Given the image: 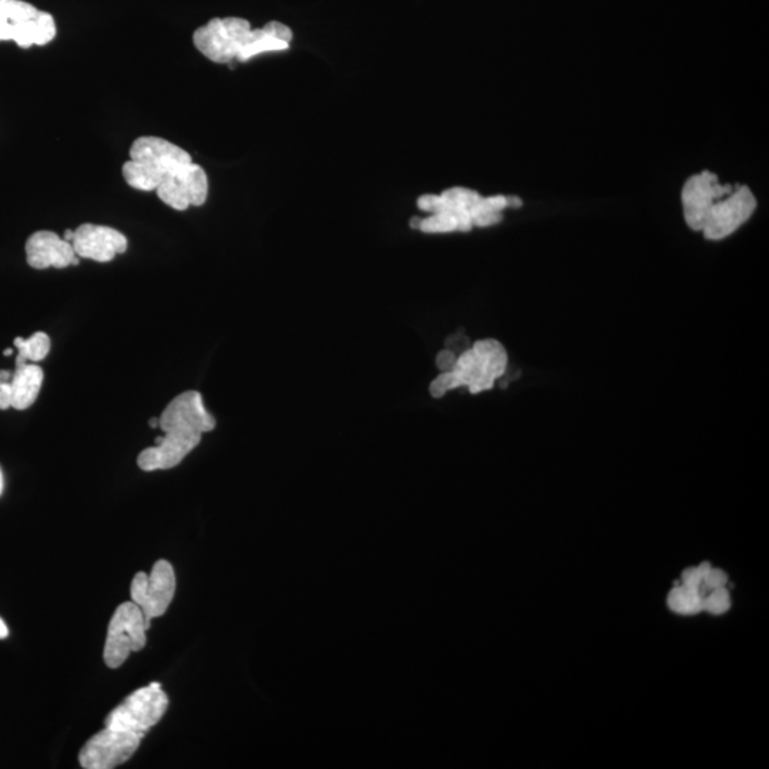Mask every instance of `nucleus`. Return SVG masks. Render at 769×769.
Segmentation results:
<instances>
[{"label": "nucleus", "mask_w": 769, "mask_h": 769, "mask_svg": "<svg viewBox=\"0 0 769 769\" xmlns=\"http://www.w3.org/2000/svg\"><path fill=\"white\" fill-rule=\"evenodd\" d=\"M159 428L163 436L156 438V446L137 458V465L144 472L179 466L200 445L204 433L214 431L216 419L204 406L200 392L187 391L167 405L159 418Z\"/></svg>", "instance_id": "nucleus-1"}, {"label": "nucleus", "mask_w": 769, "mask_h": 769, "mask_svg": "<svg viewBox=\"0 0 769 769\" xmlns=\"http://www.w3.org/2000/svg\"><path fill=\"white\" fill-rule=\"evenodd\" d=\"M507 364L509 357L499 341L480 339L456 358L452 371L442 372L433 379L429 391L433 398H442L460 386L468 388L473 395L489 391L505 375Z\"/></svg>", "instance_id": "nucleus-2"}, {"label": "nucleus", "mask_w": 769, "mask_h": 769, "mask_svg": "<svg viewBox=\"0 0 769 769\" xmlns=\"http://www.w3.org/2000/svg\"><path fill=\"white\" fill-rule=\"evenodd\" d=\"M56 38V22L25 0H0V42L12 40L22 49L45 46Z\"/></svg>", "instance_id": "nucleus-3"}, {"label": "nucleus", "mask_w": 769, "mask_h": 769, "mask_svg": "<svg viewBox=\"0 0 769 769\" xmlns=\"http://www.w3.org/2000/svg\"><path fill=\"white\" fill-rule=\"evenodd\" d=\"M150 621L134 601L120 604L114 611L104 643V663L109 668L122 667L130 654L146 647Z\"/></svg>", "instance_id": "nucleus-4"}, {"label": "nucleus", "mask_w": 769, "mask_h": 769, "mask_svg": "<svg viewBox=\"0 0 769 769\" xmlns=\"http://www.w3.org/2000/svg\"><path fill=\"white\" fill-rule=\"evenodd\" d=\"M169 707V697L159 683H151L130 694L107 715L106 727L144 735L159 723Z\"/></svg>", "instance_id": "nucleus-5"}, {"label": "nucleus", "mask_w": 769, "mask_h": 769, "mask_svg": "<svg viewBox=\"0 0 769 769\" xmlns=\"http://www.w3.org/2000/svg\"><path fill=\"white\" fill-rule=\"evenodd\" d=\"M250 22L241 18H216L194 32L193 42L201 55L216 63L237 60L251 39Z\"/></svg>", "instance_id": "nucleus-6"}, {"label": "nucleus", "mask_w": 769, "mask_h": 769, "mask_svg": "<svg viewBox=\"0 0 769 769\" xmlns=\"http://www.w3.org/2000/svg\"><path fill=\"white\" fill-rule=\"evenodd\" d=\"M143 735L106 727L83 745L79 762L86 769H113L129 761Z\"/></svg>", "instance_id": "nucleus-7"}, {"label": "nucleus", "mask_w": 769, "mask_h": 769, "mask_svg": "<svg viewBox=\"0 0 769 769\" xmlns=\"http://www.w3.org/2000/svg\"><path fill=\"white\" fill-rule=\"evenodd\" d=\"M176 586L173 566L167 560H159L150 574L140 572L134 576L130 594L132 601L143 610L144 616L151 623V620L163 616L169 610Z\"/></svg>", "instance_id": "nucleus-8"}, {"label": "nucleus", "mask_w": 769, "mask_h": 769, "mask_svg": "<svg viewBox=\"0 0 769 769\" xmlns=\"http://www.w3.org/2000/svg\"><path fill=\"white\" fill-rule=\"evenodd\" d=\"M757 210V198L747 186H737L727 196L715 201L701 233L711 241H720L740 230Z\"/></svg>", "instance_id": "nucleus-9"}, {"label": "nucleus", "mask_w": 769, "mask_h": 769, "mask_svg": "<svg viewBox=\"0 0 769 769\" xmlns=\"http://www.w3.org/2000/svg\"><path fill=\"white\" fill-rule=\"evenodd\" d=\"M156 191L166 206L177 211L203 206L208 196L206 171L198 164L188 163L164 177Z\"/></svg>", "instance_id": "nucleus-10"}, {"label": "nucleus", "mask_w": 769, "mask_h": 769, "mask_svg": "<svg viewBox=\"0 0 769 769\" xmlns=\"http://www.w3.org/2000/svg\"><path fill=\"white\" fill-rule=\"evenodd\" d=\"M734 187L721 184L717 174L711 171L695 174L685 181L681 201H683L684 218L687 226L694 231H703L708 214L715 201L727 196Z\"/></svg>", "instance_id": "nucleus-11"}, {"label": "nucleus", "mask_w": 769, "mask_h": 769, "mask_svg": "<svg viewBox=\"0 0 769 769\" xmlns=\"http://www.w3.org/2000/svg\"><path fill=\"white\" fill-rule=\"evenodd\" d=\"M72 245L77 257L97 263H109L117 255L126 253L129 247L127 238L120 231L94 224H82L77 228Z\"/></svg>", "instance_id": "nucleus-12"}, {"label": "nucleus", "mask_w": 769, "mask_h": 769, "mask_svg": "<svg viewBox=\"0 0 769 769\" xmlns=\"http://www.w3.org/2000/svg\"><path fill=\"white\" fill-rule=\"evenodd\" d=\"M26 261L35 270L66 268L79 264L72 243L52 231H38L26 241Z\"/></svg>", "instance_id": "nucleus-13"}, {"label": "nucleus", "mask_w": 769, "mask_h": 769, "mask_svg": "<svg viewBox=\"0 0 769 769\" xmlns=\"http://www.w3.org/2000/svg\"><path fill=\"white\" fill-rule=\"evenodd\" d=\"M130 159L147 164L164 177L188 163H193L186 150L170 143L169 140L153 136L140 137L134 141L130 149Z\"/></svg>", "instance_id": "nucleus-14"}, {"label": "nucleus", "mask_w": 769, "mask_h": 769, "mask_svg": "<svg viewBox=\"0 0 769 769\" xmlns=\"http://www.w3.org/2000/svg\"><path fill=\"white\" fill-rule=\"evenodd\" d=\"M480 196L469 188L453 187L443 191L441 196L425 194L418 198V207L426 213H446L456 217L459 231H470L473 227L472 211L479 203Z\"/></svg>", "instance_id": "nucleus-15"}, {"label": "nucleus", "mask_w": 769, "mask_h": 769, "mask_svg": "<svg viewBox=\"0 0 769 769\" xmlns=\"http://www.w3.org/2000/svg\"><path fill=\"white\" fill-rule=\"evenodd\" d=\"M291 29L280 22H270L261 29H253L250 42L238 55V62H247L265 52H281L290 47Z\"/></svg>", "instance_id": "nucleus-16"}, {"label": "nucleus", "mask_w": 769, "mask_h": 769, "mask_svg": "<svg viewBox=\"0 0 769 769\" xmlns=\"http://www.w3.org/2000/svg\"><path fill=\"white\" fill-rule=\"evenodd\" d=\"M43 384V369L38 364L16 366L10 381L12 408L25 411L35 404Z\"/></svg>", "instance_id": "nucleus-17"}, {"label": "nucleus", "mask_w": 769, "mask_h": 769, "mask_svg": "<svg viewBox=\"0 0 769 769\" xmlns=\"http://www.w3.org/2000/svg\"><path fill=\"white\" fill-rule=\"evenodd\" d=\"M667 606L673 613L680 616H695L704 611V591L697 587L677 584L668 593Z\"/></svg>", "instance_id": "nucleus-18"}, {"label": "nucleus", "mask_w": 769, "mask_h": 769, "mask_svg": "<svg viewBox=\"0 0 769 769\" xmlns=\"http://www.w3.org/2000/svg\"><path fill=\"white\" fill-rule=\"evenodd\" d=\"M122 171L126 183L140 191H156L164 180L163 174L159 171L132 159L124 163Z\"/></svg>", "instance_id": "nucleus-19"}, {"label": "nucleus", "mask_w": 769, "mask_h": 769, "mask_svg": "<svg viewBox=\"0 0 769 769\" xmlns=\"http://www.w3.org/2000/svg\"><path fill=\"white\" fill-rule=\"evenodd\" d=\"M15 347L18 349V357H16V366L23 364H36V362L43 361L49 355L50 342L49 335L45 332H36L29 338H16Z\"/></svg>", "instance_id": "nucleus-20"}, {"label": "nucleus", "mask_w": 769, "mask_h": 769, "mask_svg": "<svg viewBox=\"0 0 769 769\" xmlns=\"http://www.w3.org/2000/svg\"><path fill=\"white\" fill-rule=\"evenodd\" d=\"M419 230L426 234L453 233L459 231V223L451 214L438 213L421 221Z\"/></svg>", "instance_id": "nucleus-21"}, {"label": "nucleus", "mask_w": 769, "mask_h": 769, "mask_svg": "<svg viewBox=\"0 0 769 769\" xmlns=\"http://www.w3.org/2000/svg\"><path fill=\"white\" fill-rule=\"evenodd\" d=\"M731 609V596L727 587H720V589H714L705 591L704 593V611L713 614V616H721V614L727 613Z\"/></svg>", "instance_id": "nucleus-22"}, {"label": "nucleus", "mask_w": 769, "mask_h": 769, "mask_svg": "<svg viewBox=\"0 0 769 769\" xmlns=\"http://www.w3.org/2000/svg\"><path fill=\"white\" fill-rule=\"evenodd\" d=\"M711 567L713 566L708 562H703L697 567H688V569H685L684 572L681 573V584L701 589L705 574L708 573V570H710Z\"/></svg>", "instance_id": "nucleus-23"}, {"label": "nucleus", "mask_w": 769, "mask_h": 769, "mask_svg": "<svg viewBox=\"0 0 769 769\" xmlns=\"http://www.w3.org/2000/svg\"><path fill=\"white\" fill-rule=\"evenodd\" d=\"M727 584V573H725L724 570L714 569V567H711V569L708 570V573L705 574L703 586H701V589H703L705 593V591L720 589V587H727Z\"/></svg>", "instance_id": "nucleus-24"}, {"label": "nucleus", "mask_w": 769, "mask_h": 769, "mask_svg": "<svg viewBox=\"0 0 769 769\" xmlns=\"http://www.w3.org/2000/svg\"><path fill=\"white\" fill-rule=\"evenodd\" d=\"M456 358L458 357H456L455 352L445 349V351L439 352L438 358H436V365L441 369V372L452 371Z\"/></svg>", "instance_id": "nucleus-25"}, {"label": "nucleus", "mask_w": 769, "mask_h": 769, "mask_svg": "<svg viewBox=\"0 0 769 769\" xmlns=\"http://www.w3.org/2000/svg\"><path fill=\"white\" fill-rule=\"evenodd\" d=\"M12 408V388L10 382H0V411Z\"/></svg>", "instance_id": "nucleus-26"}, {"label": "nucleus", "mask_w": 769, "mask_h": 769, "mask_svg": "<svg viewBox=\"0 0 769 769\" xmlns=\"http://www.w3.org/2000/svg\"><path fill=\"white\" fill-rule=\"evenodd\" d=\"M507 204H509V207L519 208L522 207V200L517 197H507Z\"/></svg>", "instance_id": "nucleus-27"}, {"label": "nucleus", "mask_w": 769, "mask_h": 769, "mask_svg": "<svg viewBox=\"0 0 769 769\" xmlns=\"http://www.w3.org/2000/svg\"><path fill=\"white\" fill-rule=\"evenodd\" d=\"M8 636H9L8 626H6L5 621L0 619V640H3V638H6Z\"/></svg>", "instance_id": "nucleus-28"}, {"label": "nucleus", "mask_w": 769, "mask_h": 769, "mask_svg": "<svg viewBox=\"0 0 769 769\" xmlns=\"http://www.w3.org/2000/svg\"><path fill=\"white\" fill-rule=\"evenodd\" d=\"M12 375H13V372L0 371V382H10V381H12Z\"/></svg>", "instance_id": "nucleus-29"}, {"label": "nucleus", "mask_w": 769, "mask_h": 769, "mask_svg": "<svg viewBox=\"0 0 769 769\" xmlns=\"http://www.w3.org/2000/svg\"><path fill=\"white\" fill-rule=\"evenodd\" d=\"M63 238H65L66 241H69V243H72L73 238H75V231L67 230L65 235H63Z\"/></svg>", "instance_id": "nucleus-30"}, {"label": "nucleus", "mask_w": 769, "mask_h": 769, "mask_svg": "<svg viewBox=\"0 0 769 769\" xmlns=\"http://www.w3.org/2000/svg\"><path fill=\"white\" fill-rule=\"evenodd\" d=\"M421 218L413 217L411 220V227L412 228H419L421 227Z\"/></svg>", "instance_id": "nucleus-31"}, {"label": "nucleus", "mask_w": 769, "mask_h": 769, "mask_svg": "<svg viewBox=\"0 0 769 769\" xmlns=\"http://www.w3.org/2000/svg\"><path fill=\"white\" fill-rule=\"evenodd\" d=\"M3 488H5V479H3L2 469H0V496H2Z\"/></svg>", "instance_id": "nucleus-32"}, {"label": "nucleus", "mask_w": 769, "mask_h": 769, "mask_svg": "<svg viewBox=\"0 0 769 769\" xmlns=\"http://www.w3.org/2000/svg\"><path fill=\"white\" fill-rule=\"evenodd\" d=\"M150 426L151 428H159V419H151Z\"/></svg>", "instance_id": "nucleus-33"}]
</instances>
